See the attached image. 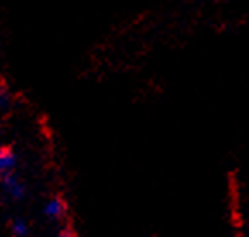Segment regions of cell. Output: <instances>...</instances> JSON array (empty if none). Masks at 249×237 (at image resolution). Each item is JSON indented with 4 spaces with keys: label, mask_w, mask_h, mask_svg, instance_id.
<instances>
[{
    "label": "cell",
    "mask_w": 249,
    "mask_h": 237,
    "mask_svg": "<svg viewBox=\"0 0 249 237\" xmlns=\"http://www.w3.org/2000/svg\"><path fill=\"white\" fill-rule=\"evenodd\" d=\"M11 230L14 236H26L28 234V225H26L24 220H14L11 223Z\"/></svg>",
    "instance_id": "277c9868"
},
{
    "label": "cell",
    "mask_w": 249,
    "mask_h": 237,
    "mask_svg": "<svg viewBox=\"0 0 249 237\" xmlns=\"http://www.w3.org/2000/svg\"><path fill=\"white\" fill-rule=\"evenodd\" d=\"M4 187L9 196L14 198V200H21V198L24 196V186H22L16 177H12V175H7L4 179Z\"/></svg>",
    "instance_id": "7a4b0ae2"
},
{
    "label": "cell",
    "mask_w": 249,
    "mask_h": 237,
    "mask_svg": "<svg viewBox=\"0 0 249 237\" xmlns=\"http://www.w3.org/2000/svg\"><path fill=\"white\" fill-rule=\"evenodd\" d=\"M45 215L48 217V219H62L64 213H66V203H64L60 198H52L50 201H48L47 204H45Z\"/></svg>",
    "instance_id": "6da1fadb"
},
{
    "label": "cell",
    "mask_w": 249,
    "mask_h": 237,
    "mask_svg": "<svg viewBox=\"0 0 249 237\" xmlns=\"http://www.w3.org/2000/svg\"><path fill=\"white\" fill-rule=\"evenodd\" d=\"M16 165V157L12 155V151L0 148V174L12 170V167Z\"/></svg>",
    "instance_id": "3957f363"
}]
</instances>
